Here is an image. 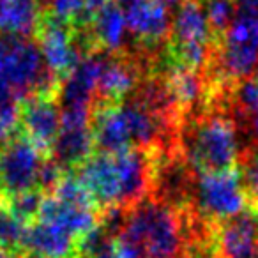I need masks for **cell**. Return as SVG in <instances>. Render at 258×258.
<instances>
[{
  "mask_svg": "<svg viewBox=\"0 0 258 258\" xmlns=\"http://www.w3.org/2000/svg\"><path fill=\"white\" fill-rule=\"evenodd\" d=\"M253 76H254V78H253V82L256 83V87H258V68H256V71L253 73Z\"/></svg>",
  "mask_w": 258,
  "mask_h": 258,
  "instance_id": "cell-28",
  "label": "cell"
},
{
  "mask_svg": "<svg viewBox=\"0 0 258 258\" xmlns=\"http://www.w3.org/2000/svg\"><path fill=\"white\" fill-rule=\"evenodd\" d=\"M18 106L11 103H0V140L8 142L18 133Z\"/></svg>",
  "mask_w": 258,
  "mask_h": 258,
  "instance_id": "cell-24",
  "label": "cell"
},
{
  "mask_svg": "<svg viewBox=\"0 0 258 258\" xmlns=\"http://www.w3.org/2000/svg\"><path fill=\"white\" fill-rule=\"evenodd\" d=\"M30 253L41 258H78V239L60 226L34 221L27 226L23 254Z\"/></svg>",
  "mask_w": 258,
  "mask_h": 258,
  "instance_id": "cell-12",
  "label": "cell"
},
{
  "mask_svg": "<svg viewBox=\"0 0 258 258\" xmlns=\"http://www.w3.org/2000/svg\"><path fill=\"white\" fill-rule=\"evenodd\" d=\"M75 172L99 214L108 209H131L152 193L154 161L144 149L96 152Z\"/></svg>",
  "mask_w": 258,
  "mask_h": 258,
  "instance_id": "cell-1",
  "label": "cell"
},
{
  "mask_svg": "<svg viewBox=\"0 0 258 258\" xmlns=\"http://www.w3.org/2000/svg\"><path fill=\"white\" fill-rule=\"evenodd\" d=\"M127 30L137 37L144 53H156L166 44L172 30L170 13L159 0H135L125 11Z\"/></svg>",
  "mask_w": 258,
  "mask_h": 258,
  "instance_id": "cell-9",
  "label": "cell"
},
{
  "mask_svg": "<svg viewBox=\"0 0 258 258\" xmlns=\"http://www.w3.org/2000/svg\"><path fill=\"white\" fill-rule=\"evenodd\" d=\"M249 209H251L253 212H256V214H258V191H256L254 195H251V197H249Z\"/></svg>",
  "mask_w": 258,
  "mask_h": 258,
  "instance_id": "cell-25",
  "label": "cell"
},
{
  "mask_svg": "<svg viewBox=\"0 0 258 258\" xmlns=\"http://www.w3.org/2000/svg\"><path fill=\"white\" fill-rule=\"evenodd\" d=\"M218 258H258V214L251 209L216 226Z\"/></svg>",
  "mask_w": 258,
  "mask_h": 258,
  "instance_id": "cell-11",
  "label": "cell"
},
{
  "mask_svg": "<svg viewBox=\"0 0 258 258\" xmlns=\"http://www.w3.org/2000/svg\"><path fill=\"white\" fill-rule=\"evenodd\" d=\"M159 2H161V4H165L166 8H170V6L180 4V2H182V0H159Z\"/></svg>",
  "mask_w": 258,
  "mask_h": 258,
  "instance_id": "cell-26",
  "label": "cell"
},
{
  "mask_svg": "<svg viewBox=\"0 0 258 258\" xmlns=\"http://www.w3.org/2000/svg\"><path fill=\"white\" fill-rule=\"evenodd\" d=\"M177 145L195 173L232 170L242 156L239 129L230 110L225 108H205L182 115Z\"/></svg>",
  "mask_w": 258,
  "mask_h": 258,
  "instance_id": "cell-2",
  "label": "cell"
},
{
  "mask_svg": "<svg viewBox=\"0 0 258 258\" xmlns=\"http://www.w3.org/2000/svg\"><path fill=\"white\" fill-rule=\"evenodd\" d=\"M39 22L36 0H0V34L29 37Z\"/></svg>",
  "mask_w": 258,
  "mask_h": 258,
  "instance_id": "cell-16",
  "label": "cell"
},
{
  "mask_svg": "<svg viewBox=\"0 0 258 258\" xmlns=\"http://www.w3.org/2000/svg\"><path fill=\"white\" fill-rule=\"evenodd\" d=\"M240 175L247 189V195H254L258 191V147H251L240 156Z\"/></svg>",
  "mask_w": 258,
  "mask_h": 258,
  "instance_id": "cell-23",
  "label": "cell"
},
{
  "mask_svg": "<svg viewBox=\"0 0 258 258\" xmlns=\"http://www.w3.org/2000/svg\"><path fill=\"white\" fill-rule=\"evenodd\" d=\"M51 197L58 198V200L66 202V204L80 205V207H89L97 211L94 202L90 200L89 193L82 186V182L76 179V175H71V173H64L62 175V179L57 182V186L51 189Z\"/></svg>",
  "mask_w": 258,
  "mask_h": 258,
  "instance_id": "cell-19",
  "label": "cell"
},
{
  "mask_svg": "<svg viewBox=\"0 0 258 258\" xmlns=\"http://www.w3.org/2000/svg\"><path fill=\"white\" fill-rule=\"evenodd\" d=\"M0 258H16V256H13V254H9V253H6V251L0 249Z\"/></svg>",
  "mask_w": 258,
  "mask_h": 258,
  "instance_id": "cell-27",
  "label": "cell"
},
{
  "mask_svg": "<svg viewBox=\"0 0 258 258\" xmlns=\"http://www.w3.org/2000/svg\"><path fill=\"white\" fill-rule=\"evenodd\" d=\"M117 237L131 244L140 258H184V228L179 209L152 195L127 209Z\"/></svg>",
  "mask_w": 258,
  "mask_h": 258,
  "instance_id": "cell-3",
  "label": "cell"
},
{
  "mask_svg": "<svg viewBox=\"0 0 258 258\" xmlns=\"http://www.w3.org/2000/svg\"><path fill=\"white\" fill-rule=\"evenodd\" d=\"M44 159L46 156L20 133L9 138L0 149V197L8 200L37 189V175Z\"/></svg>",
  "mask_w": 258,
  "mask_h": 258,
  "instance_id": "cell-6",
  "label": "cell"
},
{
  "mask_svg": "<svg viewBox=\"0 0 258 258\" xmlns=\"http://www.w3.org/2000/svg\"><path fill=\"white\" fill-rule=\"evenodd\" d=\"M43 198H44V195L41 193V191L34 189V191H27V193L8 198L6 205H8V209L20 219V221L29 226L30 223H34L37 219Z\"/></svg>",
  "mask_w": 258,
  "mask_h": 258,
  "instance_id": "cell-20",
  "label": "cell"
},
{
  "mask_svg": "<svg viewBox=\"0 0 258 258\" xmlns=\"http://www.w3.org/2000/svg\"><path fill=\"white\" fill-rule=\"evenodd\" d=\"M207 22L216 36H223L235 20V0H200Z\"/></svg>",
  "mask_w": 258,
  "mask_h": 258,
  "instance_id": "cell-18",
  "label": "cell"
},
{
  "mask_svg": "<svg viewBox=\"0 0 258 258\" xmlns=\"http://www.w3.org/2000/svg\"><path fill=\"white\" fill-rule=\"evenodd\" d=\"M211 225L235 218L249 209V195L237 168L216 173H198L191 187L189 205Z\"/></svg>",
  "mask_w": 258,
  "mask_h": 258,
  "instance_id": "cell-5",
  "label": "cell"
},
{
  "mask_svg": "<svg viewBox=\"0 0 258 258\" xmlns=\"http://www.w3.org/2000/svg\"><path fill=\"white\" fill-rule=\"evenodd\" d=\"M221 37L230 43L251 44L258 48V16L235 15V20Z\"/></svg>",
  "mask_w": 258,
  "mask_h": 258,
  "instance_id": "cell-22",
  "label": "cell"
},
{
  "mask_svg": "<svg viewBox=\"0 0 258 258\" xmlns=\"http://www.w3.org/2000/svg\"><path fill=\"white\" fill-rule=\"evenodd\" d=\"M46 13L53 18L71 25L73 29H82L85 22V0H50Z\"/></svg>",
  "mask_w": 258,
  "mask_h": 258,
  "instance_id": "cell-21",
  "label": "cell"
},
{
  "mask_svg": "<svg viewBox=\"0 0 258 258\" xmlns=\"http://www.w3.org/2000/svg\"><path fill=\"white\" fill-rule=\"evenodd\" d=\"M57 96H30L18 106L20 135L25 137L39 152L50 158L60 131V110Z\"/></svg>",
  "mask_w": 258,
  "mask_h": 258,
  "instance_id": "cell-8",
  "label": "cell"
},
{
  "mask_svg": "<svg viewBox=\"0 0 258 258\" xmlns=\"http://www.w3.org/2000/svg\"><path fill=\"white\" fill-rule=\"evenodd\" d=\"M60 80L46 68L32 39L0 34V103H22L30 96H57Z\"/></svg>",
  "mask_w": 258,
  "mask_h": 258,
  "instance_id": "cell-4",
  "label": "cell"
},
{
  "mask_svg": "<svg viewBox=\"0 0 258 258\" xmlns=\"http://www.w3.org/2000/svg\"><path fill=\"white\" fill-rule=\"evenodd\" d=\"M27 225L22 223L6 205L0 202V249L16 258L23 256V242H25Z\"/></svg>",
  "mask_w": 258,
  "mask_h": 258,
  "instance_id": "cell-17",
  "label": "cell"
},
{
  "mask_svg": "<svg viewBox=\"0 0 258 258\" xmlns=\"http://www.w3.org/2000/svg\"><path fill=\"white\" fill-rule=\"evenodd\" d=\"M94 147L90 124H60L50 158L62 172H73L92 156Z\"/></svg>",
  "mask_w": 258,
  "mask_h": 258,
  "instance_id": "cell-14",
  "label": "cell"
},
{
  "mask_svg": "<svg viewBox=\"0 0 258 258\" xmlns=\"http://www.w3.org/2000/svg\"><path fill=\"white\" fill-rule=\"evenodd\" d=\"M90 131L94 145L99 149V152H120L125 149H133L131 133L120 101H94L90 113Z\"/></svg>",
  "mask_w": 258,
  "mask_h": 258,
  "instance_id": "cell-10",
  "label": "cell"
},
{
  "mask_svg": "<svg viewBox=\"0 0 258 258\" xmlns=\"http://www.w3.org/2000/svg\"><path fill=\"white\" fill-rule=\"evenodd\" d=\"M34 34L39 43L44 64L60 82L75 71L80 60L87 55L78 44L75 29L53 18L46 11L39 15V22Z\"/></svg>",
  "mask_w": 258,
  "mask_h": 258,
  "instance_id": "cell-7",
  "label": "cell"
},
{
  "mask_svg": "<svg viewBox=\"0 0 258 258\" xmlns=\"http://www.w3.org/2000/svg\"><path fill=\"white\" fill-rule=\"evenodd\" d=\"M36 221L60 226L62 230L80 239L99 225V212L89 207L66 204V202L48 195L41 202V209Z\"/></svg>",
  "mask_w": 258,
  "mask_h": 258,
  "instance_id": "cell-13",
  "label": "cell"
},
{
  "mask_svg": "<svg viewBox=\"0 0 258 258\" xmlns=\"http://www.w3.org/2000/svg\"><path fill=\"white\" fill-rule=\"evenodd\" d=\"M120 2H125V4H131V2H135V0H120Z\"/></svg>",
  "mask_w": 258,
  "mask_h": 258,
  "instance_id": "cell-29",
  "label": "cell"
},
{
  "mask_svg": "<svg viewBox=\"0 0 258 258\" xmlns=\"http://www.w3.org/2000/svg\"><path fill=\"white\" fill-rule=\"evenodd\" d=\"M218 36L212 32L200 0H182L172 22L170 41L172 44H198L212 46Z\"/></svg>",
  "mask_w": 258,
  "mask_h": 258,
  "instance_id": "cell-15",
  "label": "cell"
}]
</instances>
